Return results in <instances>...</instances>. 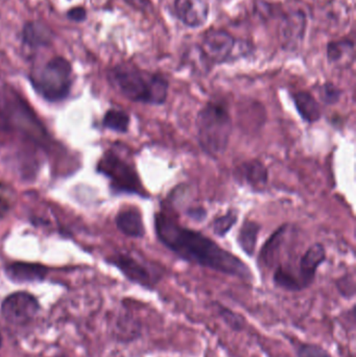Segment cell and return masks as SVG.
Returning <instances> with one entry per match:
<instances>
[{
    "label": "cell",
    "mask_w": 356,
    "mask_h": 357,
    "mask_svg": "<svg viewBox=\"0 0 356 357\" xmlns=\"http://www.w3.org/2000/svg\"><path fill=\"white\" fill-rule=\"evenodd\" d=\"M130 115L123 110L111 109L105 115L102 125L107 129L112 130L117 133H127L130 127Z\"/></svg>",
    "instance_id": "7402d4cb"
},
{
    "label": "cell",
    "mask_w": 356,
    "mask_h": 357,
    "mask_svg": "<svg viewBox=\"0 0 356 357\" xmlns=\"http://www.w3.org/2000/svg\"><path fill=\"white\" fill-rule=\"evenodd\" d=\"M233 178L238 184L246 185L254 192H263L269 182V171L261 160L253 159L238 165Z\"/></svg>",
    "instance_id": "7c38bea8"
},
{
    "label": "cell",
    "mask_w": 356,
    "mask_h": 357,
    "mask_svg": "<svg viewBox=\"0 0 356 357\" xmlns=\"http://www.w3.org/2000/svg\"><path fill=\"white\" fill-rule=\"evenodd\" d=\"M109 262L116 266L131 282L150 291H154L163 278L161 268L159 270L153 264L140 261L129 254H116L109 259Z\"/></svg>",
    "instance_id": "ba28073f"
},
{
    "label": "cell",
    "mask_w": 356,
    "mask_h": 357,
    "mask_svg": "<svg viewBox=\"0 0 356 357\" xmlns=\"http://www.w3.org/2000/svg\"><path fill=\"white\" fill-rule=\"evenodd\" d=\"M294 349L297 357H334L327 349L318 344L295 342Z\"/></svg>",
    "instance_id": "cb8c5ba5"
},
{
    "label": "cell",
    "mask_w": 356,
    "mask_h": 357,
    "mask_svg": "<svg viewBox=\"0 0 356 357\" xmlns=\"http://www.w3.org/2000/svg\"><path fill=\"white\" fill-rule=\"evenodd\" d=\"M115 222L118 230L125 236L144 238L146 235V227L141 212L136 208H127L119 211Z\"/></svg>",
    "instance_id": "e0dca14e"
},
{
    "label": "cell",
    "mask_w": 356,
    "mask_h": 357,
    "mask_svg": "<svg viewBox=\"0 0 356 357\" xmlns=\"http://www.w3.org/2000/svg\"><path fill=\"white\" fill-rule=\"evenodd\" d=\"M71 63L62 56H56L36 67L29 73V82L44 100L58 102L69 96L72 87Z\"/></svg>",
    "instance_id": "277c9868"
},
{
    "label": "cell",
    "mask_w": 356,
    "mask_h": 357,
    "mask_svg": "<svg viewBox=\"0 0 356 357\" xmlns=\"http://www.w3.org/2000/svg\"><path fill=\"white\" fill-rule=\"evenodd\" d=\"M288 228V224L282 225L263 243V248L259 252V264L268 268H272L275 264L276 260L279 256L281 245L284 243V238H286Z\"/></svg>",
    "instance_id": "ac0fdd59"
},
{
    "label": "cell",
    "mask_w": 356,
    "mask_h": 357,
    "mask_svg": "<svg viewBox=\"0 0 356 357\" xmlns=\"http://www.w3.org/2000/svg\"><path fill=\"white\" fill-rule=\"evenodd\" d=\"M0 345H1V337H0Z\"/></svg>",
    "instance_id": "1f68e13d"
},
{
    "label": "cell",
    "mask_w": 356,
    "mask_h": 357,
    "mask_svg": "<svg viewBox=\"0 0 356 357\" xmlns=\"http://www.w3.org/2000/svg\"><path fill=\"white\" fill-rule=\"evenodd\" d=\"M219 310L224 322L228 326L231 327L235 331H240L244 329V320H242V318H240V316L226 307H219Z\"/></svg>",
    "instance_id": "4316f807"
},
{
    "label": "cell",
    "mask_w": 356,
    "mask_h": 357,
    "mask_svg": "<svg viewBox=\"0 0 356 357\" xmlns=\"http://www.w3.org/2000/svg\"><path fill=\"white\" fill-rule=\"evenodd\" d=\"M171 14L183 26L198 29L208 22L210 4L207 0H173Z\"/></svg>",
    "instance_id": "30bf717a"
},
{
    "label": "cell",
    "mask_w": 356,
    "mask_h": 357,
    "mask_svg": "<svg viewBox=\"0 0 356 357\" xmlns=\"http://www.w3.org/2000/svg\"><path fill=\"white\" fill-rule=\"evenodd\" d=\"M273 282L278 289L292 293L302 291L300 282L297 278L294 268L290 264H278L274 271Z\"/></svg>",
    "instance_id": "ffe728a7"
},
{
    "label": "cell",
    "mask_w": 356,
    "mask_h": 357,
    "mask_svg": "<svg viewBox=\"0 0 356 357\" xmlns=\"http://www.w3.org/2000/svg\"><path fill=\"white\" fill-rule=\"evenodd\" d=\"M0 128L20 130L35 142L47 139L45 129L33 114L27 102L10 86H4L0 93Z\"/></svg>",
    "instance_id": "5b68a950"
},
{
    "label": "cell",
    "mask_w": 356,
    "mask_h": 357,
    "mask_svg": "<svg viewBox=\"0 0 356 357\" xmlns=\"http://www.w3.org/2000/svg\"><path fill=\"white\" fill-rule=\"evenodd\" d=\"M98 171L110 178L111 187L117 192L148 197L136 169L115 153L108 152L102 156Z\"/></svg>",
    "instance_id": "52a82bcc"
},
{
    "label": "cell",
    "mask_w": 356,
    "mask_h": 357,
    "mask_svg": "<svg viewBox=\"0 0 356 357\" xmlns=\"http://www.w3.org/2000/svg\"><path fill=\"white\" fill-rule=\"evenodd\" d=\"M48 268L43 264L29 262H15L6 266V274L10 280L17 283L37 282L47 276Z\"/></svg>",
    "instance_id": "9a60e30c"
},
{
    "label": "cell",
    "mask_w": 356,
    "mask_h": 357,
    "mask_svg": "<svg viewBox=\"0 0 356 357\" xmlns=\"http://www.w3.org/2000/svg\"><path fill=\"white\" fill-rule=\"evenodd\" d=\"M56 33L49 25L43 21H27L21 31V41L29 50H42L54 43Z\"/></svg>",
    "instance_id": "5bb4252c"
},
{
    "label": "cell",
    "mask_w": 356,
    "mask_h": 357,
    "mask_svg": "<svg viewBox=\"0 0 356 357\" xmlns=\"http://www.w3.org/2000/svg\"><path fill=\"white\" fill-rule=\"evenodd\" d=\"M307 29V15L298 10L284 16L280 25V40L286 48L296 47L304 39Z\"/></svg>",
    "instance_id": "4fadbf2b"
},
{
    "label": "cell",
    "mask_w": 356,
    "mask_h": 357,
    "mask_svg": "<svg viewBox=\"0 0 356 357\" xmlns=\"http://www.w3.org/2000/svg\"><path fill=\"white\" fill-rule=\"evenodd\" d=\"M326 258L327 252L325 245L321 243H314L303 254L299 261L298 268L295 270L303 291L314 284L318 270L326 261Z\"/></svg>",
    "instance_id": "8fae6325"
},
{
    "label": "cell",
    "mask_w": 356,
    "mask_h": 357,
    "mask_svg": "<svg viewBox=\"0 0 356 357\" xmlns=\"http://www.w3.org/2000/svg\"><path fill=\"white\" fill-rule=\"evenodd\" d=\"M290 96L297 112L304 123L311 125L321 119V105L311 92L299 90V91L292 92Z\"/></svg>",
    "instance_id": "2e32d148"
},
{
    "label": "cell",
    "mask_w": 356,
    "mask_h": 357,
    "mask_svg": "<svg viewBox=\"0 0 356 357\" xmlns=\"http://www.w3.org/2000/svg\"><path fill=\"white\" fill-rule=\"evenodd\" d=\"M201 58L209 66H219L238 60L248 52L249 45L223 29L204 31L198 43Z\"/></svg>",
    "instance_id": "8992f818"
},
{
    "label": "cell",
    "mask_w": 356,
    "mask_h": 357,
    "mask_svg": "<svg viewBox=\"0 0 356 357\" xmlns=\"http://www.w3.org/2000/svg\"><path fill=\"white\" fill-rule=\"evenodd\" d=\"M39 310L37 298L26 291H18L2 302L1 316L8 324L24 326L35 319Z\"/></svg>",
    "instance_id": "9c48e42d"
},
{
    "label": "cell",
    "mask_w": 356,
    "mask_h": 357,
    "mask_svg": "<svg viewBox=\"0 0 356 357\" xmlns=\"http://www.w3.org/2000/svg\"><path fill=\"white\" fill-rule=\"evenodd\" d=\"M238 211L230 209L224 215L215 218L212 222V232L217 237H225L231 229L238 224Z\"/></svg>",
    "instance_id": "603a6c76"
},
{
    "label": "cell",
    "mask_w": 356,
    "mask_h": 357,
    "mask_svg": "<svg viewBox=\"0 0 356 357\" xmlns=\"http://www.w3.org/2000/svg\"><path fill=\"white\" fill-rule=\"evenodd\" d=\"M355 43L353 39L345 37L342 39L332 40L326 45V56L330 64H336L341 61L355 56Z\"/></svg>",
    "instance_id": "44dd1931"
},
{
    "label": "cell",
    "mask_w": 356,
    "mask_h": 357,
    "mask_svg": "<svg viewBox=\"0 0 356 357\" xmlns=\"http://www.w3.org/2000/svg\"><path fill=\"white\" fill-rule=\"evenodd\" d=\"M67 18L72 22L81 23L87 19L88 13L85 6H73L67 12Z\"/></svg>",
    "instance_id": "f1b7e54d"
},
{
    "label": "cell",
    "mask_w": 356,
    "mask_h": 357,
    "mask_svg": "<svg viewBox=\"0 0 356 357\" xmlns=\"http://www.w3.org/2000/svg\"><path fill=\"white\" fill-rule=\"evenodd\" d=\"M184 213L189 220L198 222H204L208 215L207 209H205L203 206H192V207L187 208Z\"/></svg>",
    "instance_id": "83f0119b"
},
{
    "label": "cell",
    "mask_w": 356,
    "mask_h": 357,
    "mask_svg": "<svg viewBox=\"0 0 356 357\" xmlns=\"http://www.w3.org/2000/svg\"><path fill=\"white\" fill-rule=\"evenodd\" d=\"M108 77L113 87L131 102L163 106L169 98V81L162 73L119 63L109 70Z\"/></svg>",
    "instance_id": "7a4b0ae2"
},
{
    "label": "cell",
    "mask_w": 356,
    "mask_h": 357,
    "mask_svg": "<svg viewBox=\"0 0 356 357\" xmlns=\"http://www.w3.org/2000/svg\"><path fill=\"white\" fill-rule=\"evenodd\" d=\"M336 287L342 297L346 298V299H353L355 295V273H347L336 279Z\"/></svg>",
    "instance_id": "484cf974"
},
{
    "label": "cell",
    "mask_w": 356,
    "mask_h": 357,
    "mask_svg": "<svg viewBox=\"0 0 356 357\" xmlns=\"http://www.w3.org/2000/svg\"><path fill=\"white\" fill-rule=\"evenodd\" d=\"M8 209H10V203L6 197L0 195V220L8 214Z\"/></svg>",
    "instance_id": "4dcf8cb0"
},
{
    "label": "cell",
    "mask_w": 356,
    "mask_h": 357,
    "mask_svg": "<svg viewBox=\"0 0 356 357\" xmlns=\"http://www.w3.org/2000/svg\"><path fill=\"white\" fill-rule=\"evenodd\" d=\"M261 230V225L255 220H246L240 227L238 243L242 252L249 257L254 256Z\"/></svg>",
    "instance_id": "d6986e66"
},
{
    "label": "cell",
    "mask_w": 356,
    "mask_h": 357,
    "mask_svg": "<svg viewBox=\"0 0 356 357\" xmlns=\"http://www.w3.org/2000/svg\"><path fill=\"white\" fill-rule=\"evenodd\" d=\"M154 226L158 241L180 259L227 276L253 280L250 268L210 237L178 224L163 211L155 214Z\"/></svg>",
    "instance_id": "6da1fadb"
},
{
    "label": "cell",
    "mask_w": 356,
    "mask_h": 357,
    "mask_svg": "<svg viewBox=\"0 0 356 357\" xmlns=\"http://www.w3.org/2000/svg\"><path fill=\"white\" fill-rule=\"evenodd\" d=\"M125 1L137 10H146L150 6V0H125Z\"/></svg>",
    "instance_id": "f546056e"
},
{
    "label": "cell",
    "mask_w": 356,
    "mask_h": 357,
    "mask_svg": "<svg viewBox=\"0 0 356 357\" xmlns=\"http://www.w3.org/2000/svg\"><path fill=\"white\" fill-rule=\"evenodd\" d=\"M342 89L332 82H325L319 87L320 100L326 106H334L338 104L342 98Z\"/></svg>",
    "instance_id": "d4e9b609"
},
{
    "label": "cell",
    "mask_w": 356,
    "mask_h": 357,
    "mask_svg": "<svg viewBox=\"0 0 356 357\" xmlns=\"http://www.w3.org/2000/svg\"><path fill=\"white\" fill-rule=\"evenodd\" d=\"M196 140L202 152L211 159L225 154L232 133V119L223 100L207 102L196 119Z\"/></svg>",
    "instance_id": "3957f363"
}]
</instances>
